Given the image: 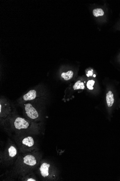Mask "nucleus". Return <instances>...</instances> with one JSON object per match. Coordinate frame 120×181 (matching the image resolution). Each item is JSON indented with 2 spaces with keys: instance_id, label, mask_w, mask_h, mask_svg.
Masks as SVG:
<instances>
[{
  "instance_id": "f257e3e1",
  "label": "nucleus",
  "mask_w": 120,
  "mask_h": 181,
  "mask_svg": "<svg viewBox=\"0 0 120 181\" xmlns=\"http://www.w3.org/2000/svg\"><path fill=\"white\" fill-rule=\"evenodd\" d=\"M24 109L27 117L32 119H36L38 118V114L36 110L30 104L24 105Z\"/></svg>"
},
{
  "instance_id": "f03ea898",
  "label": "nucleus",
  "mask_w": 120,
  "mask_h": 181,
  "mask_svg": "<svg viewBox=\"0 0 120 181\" xmlns=\"http://www.w3.org/2000/svg\"><path fill=\"white\" fill-rule=\"evenodd\" d=\"M15 128L18 130L25 129L28 128L29 123L24 119L21 117H18L14 122Z\"/></svg>"
},
{
  "instance_id": "7ed1b4c3",
  "label": "nucleus",
  "mask_w": 120,
  "mask_h": 181,
  "mask_svg": "<svg viewBox=\"0 0 120 181\" xmlns=\"http://www.w3.org/2000/svg\"><path fill=\"white\" fill-rule=\"evenodd\" d=\"M50 166V164L46 162H44L41 165L39 168L40 172L41 175L44 178L47 177L49 175V169Z\"/></svg>"
},
{
  "instance_id": "20e7f679",
  "label": "nucleus",
  "mask_w": 120,
  "mask_h": 181,
  "mask_svg": "<svg viewBox=\"0 0 120 181\" xmlns=\"http://www.w3.org/2000/svg\"><path fill=\"white\" fill-rule=\"evenodd\" d=\"M24 164L30 166H34L36 164V161L35 157L31 155H28L24 158Z\"/></svg>"
},
{
  "instance_id": "39448f33",
  "label": "nucleus",
  "mask_w": 120,
  "mask_h": 181,
  "mask_svg": "<svg viewBox=\"0 0 120 181\" xmlns=\"http://www.w3.org/2000/svg\"><path fill=\"white\" fill-rule=\"evenodd\" d=\"M36 97V92L34 90H32L23 96V99L24 101H28L33 100Z\"/></svg>"
},
{
  "instance_id": "423d86ee",
  "label": "nucleus",
  "mask_w": 120,
  "mask_h": 181,
  "mask_svg": "<svg viewBox=\"0 0 120 181\" xmlns=\"http://www.w3.org/2000/svg\"><path fill=\"white\" fill-rule=\"evenodd\" d=\"M22 143L23 145L28 148H31L34 144V140L32 137L28 136L24 138L22 140Z\"/></svg>"
},
{
  "instance_id": "0eeeda50",
  "label": "nucleus",
  "mask_w": 120,
  "mask_h": 181,
  "mask_svg": "<svg viewBox=\"0 0 120 181\" xmlns=\"http://www.w3.org/2000/svg\"><path fill=\"white\" fill-rule=\"evenodd\" d=\"M106 101H107V105L108 107H110L113 105L114 103V97L113 94L111 91H109L107 94Z\"/></svg>"
},
{
  "instance_id": "6e6552de",
  "label": "nucleus",
  "mask_w": 120,
  "mask_h": 181,
  "mask_svg": "<svg viewBox=\"0 0 120 181\" xmlns=\"http://www.w3.org/2000/svg\"><path fill=\"white\" fill-rule=\"evenodd\" d=\"M73 75V72L72 71H69L67 72H63L61 74V76L65 80H70Z\"/></svg>"
},
{
  "instance_id": "1a4fd4ad",
  "label": "nucleus",
  "mask_w": 120,
  "mask_h": 181,
  "mask_svg": "<svg viewBox=\"0 0 120 181\" xmlns=\"http://www.w3.org/2000/svg\"><path fill=\"white\" fill-rule=\"evenodd\" d=\"M8 155L11 158L14 157L17 154V150L14 146H11L8 148Z\"/></svg>"
},
{
  "instance_id": "9d476101",
  "label": "nucleus",
  "mask_w": 120,
  "mask_h": 181,
  "mask_svg": "<svg viewBox=\"0 0 120 181\" xmlns=\"http://www.w3.org/2000/svg\"><path fill=\"white\" fill-rule=\"evenodd\" d=\"M84 83L81 82L80 80L76 82L74 85L73 86V89L74 90H78V89H84Z\"/></svg>"
},
{
  "instance_id": "9b49d317",
  "label": "nucleus",
  "mask_w": 120,
  "mask_h": 181,
  "mask_svg": "<svg viewBox=\"0 0 120 181\" xmlns=\"http://www.w3.org/2000/svg\"><path fill=\"white\" fill-rule=\"evenodd\" d=\"M93 14L95 16L97 17L100 16H103L104 13L102 9L97 8L93 10Z\"/></svg>"
},
{
  "instance_id": "f8f14e48",
  "label": "nucleus",
  "mask_w": 120,
  "mask_h": 181,
  "mask_svg": "<svg viewBox=\"0 0 120 181\" xmlns=\"http://www.w3.org/2000/svg\"><path fill=\"white\" fill-rule=\"evenodd\" d=\"M95 82L93 80H90L88 81L87 84V87L88 89L90 90H93L94 89L93 86H94Z\"/></svg>"
},
{
  "instance_id": "ddd939ff",
  "label": "nucleus",
  "mask_w": 120,
  "mask_h": 181,
  "mask_svg": "<svg viewBox=\"0 0 120 181\" xmlns=\"http://www.w3.org/2000/svg\"><path fill=\"white\" fill-rule=\"evenodd\" d=\"M93 75V72L91 71H88V74L86 75L87 77H89L90 76H92Z\"/></svg>"
},
{
  "instance_id": "4468645a",
  "label": "nucleus",
  "mask_w": 120,
  "mask_h": 181,
  "mask_svg": "<svg viewBox=\"0 0 120 181\" xmlns=\"http://www.w3.org/2000/svg\"><path fill=\"white\" fill-rule=\"evenodd\" d=\"M26 181H36L35 179H34L33 178H30V179H27V180Z\"/></svg>"
},
{
  "instance_id": "2eb2a0df",
  "label": "nucleus",
  "mask_w": 120,
  "mask_h": 181,
  "mask_svg": "<svg viewBox=\"0 0 120 181\" xmlns=\"http://www.w3.org/2000/svg\"><path fill=\"white\" fill-rule=\"evenodd\" d=\"M93 77H96V75H93Z\"/></svg>"
}]
</instances>
